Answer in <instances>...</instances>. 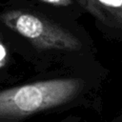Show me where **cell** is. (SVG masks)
Wrapping results in <instances>:
<instances>
[{
    "instance_id": "obj_1",
    "label": "cell",
    "mask_w": 122,
    "mask_h": 122,
    "mask_svg": "<svg viewBox=\"0 0 122 122\" xmlns=\"http://www.w3.org/2000/svg\"><path fill=\"white\" fill-rule=\"evenodd\" d=\"M80 89L72 78L38 81L0 92V120L13 119L55 108L71 100Z\"/></svg>"
},
{
    "instance_id": "obj_2",
    "label": "cell",
    "mask_w": 122,
    "mask_h": 122,
    "mask_svg": "<svg viewBox=\"0 0 122 122\" xmlns=\"http://www.w3.org/2000/svg\"><path fill=\"white\" fill-rule=\"evenodd\" d=\"M0 22L38 50L76 51L81 47L68 29L31 8H9L0 13Z\"/></svg>"
},
{
    "instance_id": "obj_3",
    "label": "cell",
    "mask_w": 122,
    "mask_h": 122,
    "mask_svg": "<svg viewBox=\"0 0 122 122\" xmlns=\"http://www.w3.org/2000/svg\"><path fill=\"white\" fill-rule=\"evenodd\" d=\"M75 2L103 24L122 29V0H75Z\"/></svg>"
},
{
    "instance_id": "obj_4",
    "label": "cell",
    "mask_w": 122,
    "mask_h": 122,
    "mask_svg": "<svg viewBox=\"0 0 122 122\" xmlns=\"http://www.w3.org/2000/svg\"><path fill=\"white\" fill-rule=\"evenodd\" d=\"M38 3L52 8L55 10H63L72 7L74 4H77L75 0H36ZM78 5V4H77Z\"/></svg>"
},
{
    "instance_id": "obj_5",
    "label": "cell",
    "mask_w": 122,
    "mask_h": 122,
    "mask_svg": "<svg viewBox=\"0 0 122 122\" xmlns=\"http://www.w3.org/2000/svg\"><path fill=\"white\" fill-rule=\"evenodd\" d=\"M8 60V50L5 44L0 41V69L3 68Z\"/></svg>"
},
{
    "instance_id": "obj_6",
    "label": "cell",
    "mask_w": 122,
    "mask_h": 122,
    "mask_svg": "<svg viewBox=\"0 0 122 122\" xmlns=\"http://www.w3.org/2000/svg\"><path fill=\"white\" fill-rule=\"evenodd\" d=\"M0 2H1V0H0Z\"/></svg>"
}]
</instances>
